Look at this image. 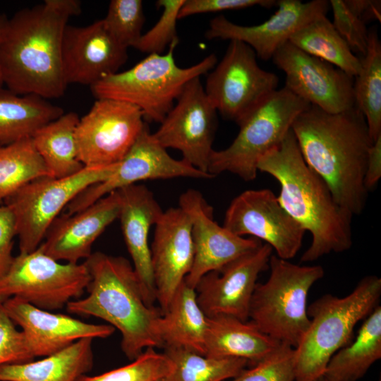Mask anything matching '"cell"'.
Returning <instances> with one entry per match:
<instances>
[{"instance_id": "obj_6", "label": "cell", "mask_w": 381, "mask_h": 381, "mask_svg": "<svg viewBox=\"0 0 381 381\" xmlns=\"http://www.w3.org/2000/svg\"><path fill=\"white\" fill-rule=\"evenodd\" d=\"M178 44L172 43L165 54H148L131 68L92 85L93 95L133 104L140 109L147 123H160L186 83L208 73L217 62L212 53L195 65L181 68L174 59Z\"/></svg>"}, {"instance_id": "obj_45", "label": "cell", "mask_w": 381, "mask_h": 381, "mask_svg": "<svg viewBox=\"0 0 381 381\" xmlns=\"http://www.w3.org/2000/svg\"><path fill=\"white\" fill-rule=\"evenodd\" d=\"M8 22V18L4 14H0V43L4 35L7 24Z\"/></svg>"}, {"instance_id": "obj_11", "label": "cell", "mask_w": 381, "mask_h": 381, "mask_svg": "<svg viewBox=\"0 0 381 381\" xmlns=\"http://www.w3.org/2000/svg\"><path fill=\"white\" fill-rule=\"evenodd\" d=\"M256 57L246 44L231 40L206 79L205 93L217 112L237 124L277 90V75L261 68Z\"/></svg>"}, {"instance_id": "obj_30", "label": "cell", "mask_w": 381, "mask_h": 381, "mask_svg": "<svg viewBox=\"0 0 381 381\" xmlns=\"http://www.w3.org/2000/svg\"><path fill=\"white\" fill-rule=\"evenodd\" d=\"M79 119L74 112L64 113L40 128L31 138L54 178L72 176L85 167L78 159L75 140Z\"/></svg>"}, {"instance_id": "obj_41", "label": "cell", "mask_w": 381, "mask_h": 381, "mask_svg": "<svg viewBox=\"0 0 381 381\" xmlns=\"http://www.w3.org/2000/svg\"><path fill=\"white\" fill-rule=\"evenodd\" d=\"M255 6L270 8L277 6L275 0H185L179 19L190 16L226 10L243 9Z\"/></svg>"}, {"instance_id": "obj_43", "label": "cell", "mask_w": 381, "mask_h": 381, "mask_svg": "<svg viewBox=\"0 0 381 381\" xmlns=\"http://www.w3.org/2000/svg\"><path fill=\"white\" fill-rule=\"evenodd\" d=\"M381 177V135L370 146L365 165L364 186L367 191L372 190Z\"/></svg>"}, {"instance_id": "obj_29", "label": "cell", "mask_w": 381, "mask_h": 381, "mask_svg": "<svg viewBox=\"0 0 381 381\" xmlns=\"http://www.w3.org/2000/svg\"><path fill=\"white\" fill-rule=\"evenodd\" d=\"M63 109L35 95H18L0 88V145L32 138Z\"/></svg>"}, {"instance_id": "obj_15", "label": "cell", "mask_w": 381, "mask_h": 381, "mask_svg": "<svg viewBox=\"0 0 381 381\" xmlns=\"http://www.w3.org/2000/svg\"><path fill=\"white\" fill-rule=\"evenodd\" d=\"M285 73V85L291 92L310 105L331 114L355 106L353 78L288 42L272 58Z\"/></svg>"}, {"instance_id": "obj_4", "label": "cell", "mask_w": 381, "mask_h": 381, "mask_svg": "<svg viewBox=\"0 0 381 381\" xmlns=\"http://www.w3.org/2000/svg\"><path fill=\"white\" fill-rule=\"evenodd\" d=\"M84 263L90 276L88 295L68 302L67 312L102 319L119 329L121 349L131 361L147 348H162V313L147 303L131 262L121 256L95 252Z\"/></svg>"}, {"instance_id": "obj_2", "label": "cell", "mask_w": 381, "mask_h": 381, "mask_svg": "<svg viewBox=\"0 0 381 381\" xmlns=\"http://www.w3.org/2000/svg\"><path fill=\"white\" fill-rule=\"evenodd\" d=\"M291 130L306 164L327 183L336 202L352 216L361 214L368 196L366 161L374 142L361 111L354 106L331 114L310 104Z\"/></svg>"}, {"instance_id": "obj_39", "label": "cell", "mask_w": 381, "mask_h": 381, "mask_svg": "<svg viewBox=\"0 0 381 381\" xmlns=\"http://www.w3.org/2000/svg\"><path fill=\"white\" fill-rule=\"evenodd\" d=\"M333 26L345 40L350 49L365 55L368 42V31L365 23L354 15L346 6L344 0H331Z\"/></svg>"}, {"instance_id": "obj_28", "label": "cell", "mask_w": 381, "mask_h": 381, "mask_svg": "<svg viewBox=\"0 0 381 381\" xmlns=\"http://www.w3.org/2000/svg\"><path fill=\"white\" fill-rule=\"evenodd\" d=\"M381 358V306L365 319L354 341L329 359L323 376L328 381H358Z\"/></svg>"}, {"instance_id": "obj_19", "label": "cell", "mask_w": 381, "mask_h": 381, "mask_svg": "<svg viewBox=\"0 0 381 381\" xmlns=\"http://www.w3.org/2000/svg\"><path fill=\"white\" fill-rule=\"evenodd\" d=\"M277 10L265 22L255 25H241L224 16L212 18L205 32L208 40H238L246 44L264 61L272 59L293 34L320 14H327L329 4L326 0L302 2L298 0L277 1Z\"/></svg>"}, {"instance_id": "obj_32", "label": "cell", "mask_w": 381, "mask_h": 381, "mask_svg": "<svg viewBox=\"0 0 381 381\" xmlns=\"http://www.w3.org/2000/svg\"><path fill=\"white\" fill-rule=\"evenodd\" d=\"M354 77L355 106L364 116L373 141L381 135V42L375 28L368 31L367 51Z\"/></svg>"}, {"instance_id": "obj_9", "label": "cell", "mask_w": 381, "mask_h": 381, "mask_svg": "<svg viewBox=\"0 0 381 381\" xmlns=\"http://www.w3.org/2000/svg\"><path fill=\"white\" fill-rule=\"evenodd\" d=\"M118 164L107 167H85L66 178H39L8 197L5 205L14 217L20 253L35 250L64 207L87 188L108 178Z\"/></svg>"}, {"instance_id": "obj_47", "label": "cell", "mask_w": 381, "mask_h": 381, "mask_svg": "<svg viewBox=\"0 0 381 381\" xmlns=\"http://www.w3.org/2000/svg\"><path fill=\"white\" fill-rule=\"evenodd\" d=\"M4 84L3 83V79H2V75H1V70H0V88L1 87V85Z\"/></svg>"}, {"instance_id": "obj_35", "label": "cell", "mask_w": 381, "mask_h": 381, "mask_svg": "<svg viewBox=\"0 0 381 381\" xmlns=\"http://www.w3.org/2000/svg\"><path fill=\"white\" fill-rule=\"evenodd\" d=\"M172 370L164 353L147 348L129 364L95 376L85 375L78 381H163Z\"/></svg>"}, {"instance_id": "obj_25", "label": "cell", "mask_w": 381, "mask_h": 381, "mask_svg": "<svg viewBox=\"0 0 381 381\" xmlns=\"http://www.w3.org/2000/svg\"><path fill=\"white\" fill-rule=\"evenodd\" d=\"M280 344L262 333L249 320L243 321L226 315L208 318L205 344L206 356L243 358L252 367Z\"/></svg>"}, {"instance_id": "obj_23", "label": "cell", "mask_w": 381, "mask_h": 381, "mask_svg": "<svg viewBox=\"0 0 381 381\" xmlns=\"http://www.w3.org/2000/svg\"><path fill=\"white\" fill-rule=\"evenodd\" d=\"M120 209L121 198L116 190L77 213L58 217L38 248L58 261L75 264L86 260L95 240L119 218Z\"/></svg>"}, {"instance_id": "obj_21", "label": "cell", "mask_w": 381, "mask_h": 381, "mask_svg": "<svg viewBox=\"0 0 381 381\" xmlns=\"http://www.w3.org/2000/svg\"><path fill=\"white\" fill-rule=\"evenodd\" d=\"M150 251L156 301L163 313L194 260L191 221L180 207L163 212L155 225Z\"/></svg>"}, {"instance_id": "obj_33", "label": "cell", "mask_w": 381, "mask_h": 381, "mask_svg": "<svg viewBox=\"0 0 381 381\" xmlns=\"http://www.w3.org/2000/svg\"><path fill=\"white\" fill-rule=\"evenodd\" d=\"M52 177L31 138L0 145V203L27 183Z\"/></svg>"}, {"instance_id": "obj_17", "label": "cell", "mask_w": 381, "mask_h": 381, "mask_svg": "<svg viewBox=\"0 0 381 381\" xmlns=\"http://www.w3.org/2000/svg\"><path fill=\"white\" fill-rule=\"evenodd\" d=\"M272 248H257L204 275L195 287L198 303L207 317L226 315L248 320L259 274L269 267Z\"/></svg>"}, {"instance_id": "obj_5", "label": "cell", "mask_w": 381, "mask_h": 381, "mask_svg": "<svg viewBox=\"0 0 381 381\" xmlns=\"http://www.w3.org/2000/svg\"><path fill=\"white\" fill-rule=\"evenodd\" d=\"M381 279L368 275L344 297L327 294L308 308V329L295 349V380L315 381L332 356L353 339L356 324L378 306Z\"/></svg>"}, {"instance_id": "obj_10", "label": "cell", "mask_w": 381, "mask_h": 381, "mask_svg": "<svg viewBox=\"0 0 381 381\" xmlns=\"http://www.w3.org/2000/svg\"><path fill=\"white\" fill-rule=\"evenodd\" d=\"M85 263H61L40 248L21 253L0 279V305L18 298L42 310L53 311L80 298L90 282Z\"/></svg>"}, {"instance_id": "obj_46", "label": "cell", "mask_w": 381, "mask_h": 381, "mask_svg": "<svg viewBox=\"0 0 381 381\" xmlns=\"http://www.w3.org/2000/svg\"><path fill=\"white\" fill-rule=\"evenodd\" d=\"M315 381H328L323 375L320 377Z\"/></svg>"}, {"instance_id": "obj_14", "label": "cell", "mask_w": 381, "mask_h": 381, "mask_svg": "<svg viewBox=\"0 0 381 381\" xmlns=\"http://www.w3.org/2000/svg\"><path fill=\"white\" fill-rule=\"evenodd\" d=\"M178 177L209 179L202 172L183 159L171 157L150 133L146 123L134 144L106 179L87 188L68 205L66 214L77 213L107 194L140 181Z\"/></svg>"}, {"instance_id": "obj_16", "label": "cell", "mask_w": 381, "mask_h": 381, "mask_svg": "<svg viewBox=\"0 0 381 381\" xmlns=\"http://www.w3.org/2000/svg\"><path fill=\"white\" fill-rule=\"evenodd\" d=\"M222 226L237 236L250 235L264 241L277 257L287 260L301 248L306 232L267 188L247 190L234 198Z\"/></svg>"}, {"instance_id": "obj_3", "label": "cell", "mask_w": 381, "mask_h": 381, "mask_svg": "<svg viewBox=\"0 0 381 381\" xmlns=\"http://www.w3.org/2000/svg\"><path fill=\"white\" fill-rule=\"evenodd\" d=\"M257 169L279 182V202L312 236L302 262L351 248L353 216L336 202L327 183L306 164L291 128L278 145L260 158Z\"/></svg>"}, {"instance_id": "obj_18", "label": "cell", "mask_w": 381, "mask_h": 381, "mask_svg": "<svg viewBox=\"0 0 381 381\" xmlns=\"http://www.w3.org/2000/svg\"><path fill=\"white\" fill-rule=\"evenodd\" d=\"M179 203L191 221L194 260L184 282L193 289L208 272L219 270L262 243L256 238L239 236L219 226L214 219L213 208L197 190L182 193Z\"/></svg>"}, {"instance_id": "obj_42", "label": "cell", "mask_w": 381, "mask_h": 381, "mask_svg": "<svg viewBox=\"0 0 381 381\" xmlns=\"http://www.w3.org/2000/svg\"><path fill=\"white\" fill-rule=\"evenodd\" d=\"M15 236L16 227L12 212L6 205L0 204V279L8 271L14 260L12 248Z\"/></svg>"}, {"instance_id": "obj_22", "label": "cell", "mask_w": 381, "mask_h": 381, "mask_svg": "<svg viewBox=\"0 0 381 381\" xmlns=\"http://www.w3.org/2000/svg\"><path fill=\"white\" fill-rule=\"evenodd\" d=\"M1 306L22 329L26 344L35 357L47 356L84 338H107L115 331L110 325L85 322L70 315L38 308L18 298Z\"/></svg>"}, {"instance_id": "obj_12", "label": "cell", "mask_w": 381, "mask_h": 381, "mask_svg": "<svg viewBox=\"0 0 381 381\" xmlns=\"http://www.w3.org/2000/svg\"><path fill=\"white\" fill-rule=\"evenodd\" d=\"M145 123L137 107L112 99H97L76 127L79 161L86 167H107L119 163Z\"/></svg>"}, {"instance_id": "obj_26", "label": "cell", "mask_w": 381, "mask_h": 381, "mask_svg": "<svg viewBox=\"0 0 381 381\" xmlns=\"http://www.w3.org/2000/svg\"><path fill=\"white\" fill-rule=\"evenodd\" d=\"M207 327L208 318L198 303L195 289L183 281L160 319L162 348H181L205 356Z\"/></svg>"}, {"instance_id": "obj_20", "label": "cell", "mask_w": 381, "mask_h": 381, "mask_svg": "<svg viewBox=\"0 0 381 381\" xmlns=\"http://www.w3.org/2000/svg\"><path fill=\"white\" fill-rule=\"evenodd\" d=\"M128 49L107 29L103 19L88 25H67L63 38L62 64L67 85H89L118 73L128 60Z\"/></svg>"}, {"instance_id": "obj_1", "label": "cell", "mask_w": 381, "mask_h": 381, "mask_svg": "<svg viewBox=\"0 0 381 381\" xmlns=\"http://www.w3.org/2000/svg\"><path fill=\"white\" fill-rule=\"evenodd\" d=\"M81 12L77 0H46L8 19L0 43V70L8 90L46 99L66 91L62 45L68 19Z\"/></svg>"}, {"instance_id": "obj_44", "label": "cell", "mask_w": 381, "mask_h": 381, "mask_svg": "<svg viewBox=\"0 0 381 381\" xmlns=\"http://www.w3.org/2000/svg\"><path fill=\"white\" fill-rule=\"evenodd\" d=\"M347 8L365 23L377 20L380 22V1L375 0H344Z\"/></svg>"}, {"instance_id": "obj_8", "label": "cell", "mask_w": 381, "mask_h": 381, "mask_svg": "<svg viewBox=\"0 0 381 381\" xmlns=\"http://www.w3.org/2000/svg\"><path fill=\"white\" fill-rule=\"evenodd\" d=\"M309 106L284 87L275 90L238 124V133L229 147L213 150L208 173L215 177L230 172L246 181L254 180L260 158L282 141Z\"/></svg>"}, {"instance_id": "obj_48", "label": "cell", "mask_w": 381, "mask_h": 381, "mask_svg": "<svg viewBox=\"0 0 381 381\" xmlns=\"http://www.w3.org/2000/svg\"><path fill=\"white\" fill-rule=\"evenodd\" d=\"M163 381H165V379Z\"/></svg>"}, {"instance_id": "obj_24", "label": "cell", "mask_w": 381, "mask_h": 381, "mask_svg": "<svg viewBox=\"0 0 381 381\" xmlns=\"http://www.w3.org/2000/svg\"><path fill=\"white\" fill-rule=\"evenodd\" d=\"M121 198L119 218L133 267L140 281L147 303L156 301L148 243L151 226L158 222L163 210L152 192L145 186L133 184L118 190Z\"/></svg>"}, {"instance_id": "obj_31", "label": "cell", "mask_w": 381, "mask_h": 381, "mask_svg": "<svg viewBox=\"0 0 381 381\" xmlns=\"http://www.w3.org/2000/svg\"><path fill=\"white\" fill-rule=\"evenodd\" d=\"M289 42L353 78L361 69V59L353 53L326 14H320L303 25L293 34Z\"/></svg>"}, {"instance_id": "obj_27", "label": "cell", "mask_w": 381, "mask_h": 381, "mask_svg": "<svg viewBox=\"0 0 381 381\" xmlns=\"http://www.w3.org/2000/svg\"><path fill=\"white\" fill-rule=\"evenodd\" d=\"M93 339H81L44 358L0 365V381H78L93 365Z\"/></svg>"}, {"instance_id": "obj_37", "label": "cell", "mask_w": 381, "mask_h": 381, "mask_svg": "<svg viewBox=\"0 0 381 381\" xmlns=\"http://www.w3.org/2000/svg\"><path fill=\"white\" fill-rule=\"evenodd\" d=\"M185 0H158L156 5L162 8V14L155 25L143 34L135 49L148 54H161L174 42H179L176 21Z\"/></svg>"}, {"instance_id": "obj_34", "label": "cell", "mask_w": 381, "mask_h": 381, "mask_svg": "<svg viewBox=\"0 0 381 381\" xmlns=\"http://www.w3.org/2000/svg\"><path fill=\"white\" fill-rule=\"evenodd\" d=\"M173 364L165 381H224L234 378L248 365L239 358H211L181 348H164Z\"/></svg>"}, {"instance_id": "obj_13", "label": "cell", "mask_w": 381, "mask_h": 381, "mask_svg": "<svg viewBox=\"0 0 381 381\" xmlns=\"http://www.w3.org/2000/svg\"><path fill=\"white\" fill-rule=\"evenodd\" d=\"M217 128V111L198 77L186 83L152 135L163 147L180 151L183 160L209 174Z\"/></svg>"}, {"instance_id": "obj_36", "label": "cell", "mask_w": 381, "mask_h": 381, "mask_svg": "<svg viewBox=\"0 0 381 381\" xmlns=\"http://www.w3.org/2000/svg\"><path fill=\"white\" fill-rule=\"evenodd\" d=\"M104 23L124 47H135L142 34L145 22L143 2L140 0H111Z\"/></svg>"}, {"instance_id": "obj_38", "label": "cell", "mask_w": 381, "mask_h": 381, "mask_svg": "<svg viewBox=\"0 0 381 381\" xmlns=\"http://www.w3.org/2000/svg\"><path fill=\"white\" fill-rule=\"evenodd\" d=\"M295 349L281 343L277 348L231 381H294Z\"/></svg>"}, {"instance_id": "obj_40", "label": "cell", "mask_w": 381, "mask_h": 381, "mask_svg": "<svg viewBox=\"0 0 381 381\" xmlns=\"http://www.w3.org/2000/svg\"><path fill=\"white\" fill-rule=\"evenodd\" d=\"M33 359L22 331L17 329L0 305V365L25 363Z\"/></svg>"}, {"instance_id": "obj_7", "label": "cell", "mask_w": 381, "mask_h": 381, "mask_svg": "<svg viewBox=\"0 0 381 381\" xmlns=\"http://www.w3.org/2000/svg\"><path fill=\"white\" fill-rule=\"evenodd\" d=\"M270 276L257 283L248 320L260 331L296 349L308 328L307 297L312 286L324 276L320 265H299L272 255Z\"/></svg>"}]
</instances>
